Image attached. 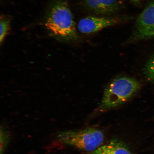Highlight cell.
I'll return each instance as SVG.
<instances>
[{"label":"cell","mask_w":154,"mask_h":154,"mask_svg":"<svg viewBox=\"0 0 154 154\" xmlns=\"http://www.w3.org/2000/svg\"><path fill=\"white\" fill-rule=\"evenodd\" d=\"M44 24L49 34L60 41L72 42L78 39L75 23L67 0H51Z\"/></svg>","instance_id":"obj_1"},{"label":"cell","mask_w":154,"mask_h":154,"mask_svg":"<svg viewBox=\"0 0 154 154\" xmlns=\"http://www.w3.org/2000/svg\"><path fill=\"white\" fill-rule=\"evenodd\" d=\"M140 88V83L134 78L122 76L115 79L106 88L96 112H103L124 104L133 97Z\"/></svg>","instance_id":"obj_2"},{"label":"cell","mask_w":154,"mask_h":154,"mask_svg":"<svg viewBox=\"0 0 154 154\" xmlns=\"http://www.w3.org/2000/svg\"><path fill=\"white\" fill-rule=\"evenodd\" d=\"M57 137L63 143L90 152L101 146L104 140L103 132L94 128L63 131L59 132Z\"/></svg>","instance_id":"obj_3"},{"label":"cell","mask_w":154,"mask_h":154,"mask_svg":"<svg viewBox=\"0 0 154 154\" xmlns=\"http://www.w3.org/2000/svg\"><path fill=\"white\" fill-rule=\"evenodd\" d=\"M154 37V0H152L138 16L132 32L126 44Z\"/></svg>","instance_id":"obj_4"},{"label":"cell","mask_w":154,"mask_h":154,"mask_svg":"<svg viewBox=\"0 0 154 154\" xmlns=\"http://www.w3.org/2000/svg\"><path fill=\"white\" fill-rule=\"evenodd\" d=\"M131 17H107L88 16L83 18L79 22V31L84 34H91L103 29L116 26L129 20Z\"/></svg>","instance_id":"obj_5"},{"label":"cell","mask_w":154,"mask_h":154,"mask_svg":"<svg viewBox=\"0 0 154 154\" xmlns=\"http://www.w3.org/2000/svg\"><path fill=\"white\" fill-rule=\"evenodd\" d=\"M125 2V0H81L79 6L86 13L107 16L119 13Z\"/></svg>","instance_id":"obj_6"},{"label":"cell","mask_w":154,"mask_h":154,"mask_svg":"<svg viewBox=\"0 0 154 154\" xmlns=\"http://www.w3.org/2000/svg\"><path fill=\"white\" fill-rule=\"evenodd\" d=\"M88 154H133L128 146L118 140H110Z\"/></svg>","instance_id":"obj_7"},{"label":"cell","mask_w":154,"mask_h":154,"mask_svg":"<svg viewBox=\"0 0 154 154\" xmlns=\"http://www.w3.org/2000/svg\"><path fill=\"white\" fill-rule=\"evenodd\" d=\"M11 19L8 15H1L0 18V43L1 44L11 29Z\"/></svg>","instance_id":"obj_8"},{"label":"cell","mask_w":154,"mask_h":154,"mask_svg":"<svg viewBox=\"0 0 154 154\" xmlns=\"http://www.w3.org/2000/svg\"><path fill=\"white\" fill-rule=\"evenodd\" d=\"M144 74L148 80L154 83V55L150 58L146 63Z\"/></svg>","instance_id":"obj_9"},{"label":"cell","mask_w":154,"mask_h":154,"mask_svg":"<svg viewBox=\"0 0 154 154\" xmlns=\"http://www.w3.org/2000/svg\"><path fill=\"white\" fill-rule=\"evenodd\" d=\"M0 134V154H3L9 141V135L8 131L2 125Z\"/></svg>","instance_id":"obj_10"},{"label":"cell","mask_w":154,"mask_h":154,"mask_svg":"<svg viewBox=\"0 0 154 154\" xmlns=\"http://www.w3.org/2000/svg\"><path fill=\"white\" fill-rule=\"evenodd\" d=\"M143 1V0H130L131 2L133 4L137 6L139 5Z\"/></svg>","instance_id":"obj_11"}]
</instances>
